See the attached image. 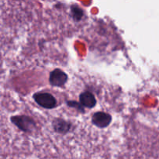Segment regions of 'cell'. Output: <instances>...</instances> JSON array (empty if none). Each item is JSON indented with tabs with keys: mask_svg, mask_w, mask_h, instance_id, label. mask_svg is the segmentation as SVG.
<instances>
[{
	"mask_svg": "<svg viewBox=\"0 0 159 159\" xmlns=\"http://www.w3.org/2000/svg\"><path fill=\"white\" fill-rule=\"evenodd\" d=\"M10 120L16 127L26 133H31L37 129V124L35 121L28 116L25 115L13 116L10 118Z\"/></svg>",
	"mask_w": 159,
	"mask_h": 159,
	"instance_id": "cell-1",
	"label": "cell"
},
{
	"mask_svg": "<svg viewBox=\"0 0 159 159\" xmlns=\"http://www.w3.org/2000/svg\"><path fill=\"white\" fill-rule=\"evenodd\" d=\"M36 103L47 110H52L57 106L56 98L48 92H37L33 96Z\"/></svg>",
	"mask_w": 159,
	"mask_h": 159,
	"instance_id": "cell-2",
	"label": "cell"
},
{
	"mask_svg": "<svg viewBox=\"0 0 159 159\" xmlns=\"http://www.w3.org/2000/svg\"><path fill=\"white\" fill-rule=\"evenodd\" d=\"M68 79V75L59 68H55L50 73L49 82L52 86L61 88L67 83Z\"/></svg>",
	"mask_w": 159,
	"mask_h": 159,
	"instance_id": "cell-3",
	"label": "cell"
},
{
	"mask_svg": "<svg viewBox=\"0 0 159 159\" xmlns=\"http://www.w3.org/2000/svg\"><path fill=\"white\" fill-rule=\"evenodd\" d=\"M112 121L111 115L105 112H96L92 116V123L99 128H106Z\"/></svg>",
	"mask_w": 159,
	"mask_h": 159,
	"instance_id": "cell-4",
	"label": "cell"
},
{
	"mask_svg": "<svg viewBox=\"0 0 159 159\" xmlns=\"http://www.w3.org/2000/svg\"><path fill=\"white\" fill-rule=\"evenodd\" d=\"M52 127L56 133L65 134L71 130V124L61 118H56L53 120Z\"/></svg>",
	"mask_w": 159,
	"mask_h": 159,
	"instance_id": "cell-5",
	"label": "cell"
},
{
	"mask_svg": "<svg viewBox=\"0 0 159 159\" xmlns=\"http://www.w3.org/2000/svg\"><path fill=\"white\" fill-rule=\"evenodd\" d=\"M79 102L83 107L92 109L96 105V99L93 93L85 91L81 93L79 96Z\"/></svg>",
	"mask_w": 159,
	"mask_h": 159,
	"instance_id": "cell-6",
	"label": "cell"
},
{
	"mask_svg": "<svg viewBox=\"0 0 159 159\" xmlns=\"http://www.w3.org/2000/svg\"><path fill=\"white\" fill-rule=\"evenodd\" d=\"M71 15L75 21L79 22L83 17L84 12L79 6H77V5H73L71 7Z\"/></svg>",
	"mask_w": 159,
	"mask_h": 159,
	"instance_id": "cell-7",
	"label": "cell"
},
{
	"mask_svg": "<svg viewBox=\"0 0 159 159\" xmlns=\"http://www.w3.org/2000/svg\"><path fill=\"white\" fill-rule=\"evenodd\" d=\"M67 105L68 107H71V108H75V110H77L78 111L82 112V113H84L85 112V110H84V107H82V104L80 102H78L76 101H68L67 102Z\"/></svg>",
	"mask_w": 159,
	"mask_h": 159,
	"instance_id": "cell-8",
	"label": "cell"
}]
</instances>
